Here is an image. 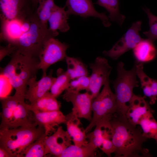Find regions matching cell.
Here are the masks:
<instances>
[{"label":"cell","mask_w":157,"mask_h":157,"mask_svg":"<svg viewBox=\"0 0 157 157\" xmlns=\"http://www.w3.org/2000/svg\"><path fill=\"white\" fill-rule=\"evenodd\" d=\"M0 157H11V156L6 150L0 147Z\"/></svg>","instance_id":"obj_37"},{"label":"cell","mask_w":157,"mask_h":157,"mask_svg":"<svg viewBox=\"0 0 157 157\" xmlns=\"http://www.w3.org/2000/svg\"><path fill=\"white\" fill-rule=\"evenodd\" d=\"M28 31L24 33L14 44L16 51L29 57L39 58L45 43L57 36L58 31H53L44 25L38 19L36 11L31 15Z\"/></svg>","instance_id":"obj_4"},{"label":"cell","mask_w":157,"mask_h":157,"mask_svg":"<svg viewBox=\"0 0 157 157\" xmlns=\"http://www.w3.org/2000/svg\"><path fill=\"white\" fill-rule=\"evenodd\" d=\"M39 62V58L26 56L17 51L12 54L10 61L2 69L1 74L8 78L15 90V95L25 98L28 83L31 78L36 77Z\"/></svg>","instance_id":"obj_2"},{"label":"cell","mask_w":157,"mask_h":157,"mask_svg":"<svg viewBox=\"0 0 157 157\" xmlns=\"http://www.w3.org/2000/svg\"><path fill=\"white\" fill-rule=\"evenodd\" d=\"M65 7H60L56 5L48 21L49 24V28L55 31H60L65 33L68 31L70 28L67 22L69 15Z\"/></svg>","instance_id":"obj_21"},{"label":"cell","mask_w":157,"mask_h":157,"mask_svg":"<svg viewBox=\"0 0 157 157\" xmlns=\"http://www.w3.org/2000/svg\"><path fill=\"white\" fill-rule=\"evenodd\" d=\"M32 113L33 121L38 126L44 128L47 136L50 135L55 132L60 124L66 123V116L60 110L50 112L35 111Z\"/></svg>","instance_id":"obj_15"},{"label":"cell","mask_w":157,"mask_h":157,"mask_svg":"<svg viewBox=\"0 0 157 157\" xmlns=\"http://www.w3.org/2000/svg\"><path fill=\"white\" fill-rule=\"evenodd\" d=\"M90 84V76H87L80 77L71 81L67 89L70 90L80 92L87 90Z\"/></svg>","instance_id":"obj_33"},{"label":"cell","mask_w":157,"mask_h":157,"mask_svg":"<svg viewBox=\"0 0 157 157\" xmlns=\"http://www.w3.org/2000/svg\"><path fill=\"white\" fill-rule=\"evenodd\" d=\"M22 99H25L15 94L13 96H7L1 99L2 111L0 113L1 117L0 129H9L14 110L19 101Z\"/></svg>","instance_id":"obj_22"},{"label":"cell","mask_w":157,"mask_h":157,"mask_svg":"<svg viewBox=\"0 0 157 157\" xmlns=\"http://www.w3.org/2000/svg\"><path fill=\"white\" fill-rule=\"evenodd\" d=\"M47 136L44 133L30 144L23 151L20 157H45L44 140Z\"/></svg>","instance_id":"obj_30"},{"label":"cell","mask_w":157,"mask_h":157,"mask_svg":"<svg viewBox=\"0 0 157 157\" xmlns=\"http://www.w3.org/2000/svg\"><path fill=\"white\" fill-rule=\"evenodd\" d=\"M92 73L90 76V84L86 92L95 98L99 93L103 85L109 81L112 67L107 59L101 57L96 58L94 62L90 64Z\"/></svg>","instance_id":"obj_10"},{"label":"cell","mask_w":157,"mask_h":157,"mask_svg":"<svg viewBox=\"0 0 157 157\" xmlns=\"http://www.w3.org/2000/svg\"><path fill=\"white\" fill-rule=\"evenodd\" d=\"M110 122L112 127V141L115 147V157L152 156L147 149L143 146L147 139L139 126L131 124L126 117L115 113Z\"/></svg>","instance_id":"obj_1"},{"label":"cell","mask_w":157,"mask_h":157,"mask_svg":"<svg viewBox=\"0 0 157 157\" xmlns=\"http://www.w3.org/2000/svg\"><path fill=\"white\" fill-rule=\"evenodd\" d=\"M96 3L108 12L110 21L116 22L120 26L123 24L126 17L120 12L119 0H97Z\"/></svg>","instance_id":"obj_26"},{"label":"cell","mask_w":157,"mask_h":157,"mask_svg":"<svg viewBox=\"0 0 157 157\" xmlns=\"http://www.w3.org/2000/svg\"><path fill=\"white\" fill-rule=\"evenodd\" d=\"M97 148L91 142L78 146L71 145L63 151L60 157H94Z\"/></svg>","instance_id":"obj_25"},{"label":"cell","mask_w":157,"mask_h":157,"mask_svg":"<svg viewBox=\"0 0 157 157\" xmlns=\"http://www.w3.org/2000/svg\"><path fill=\"white\" fill-rule=\"evenodd\" d=\"M137 76L138 77L144 96L150 99L149 104H154L157 100V81L150 78L144 72L143 63L136 61Z\"/></svg>","instance_id":"obj_18"},{"label":"cell","mask_w":157,"mask_h":157,"mask_svg":"<svg viewBox=\"0 0 157 157\" xmlns=\"http://www.w3.org/2000/svg\"><path fill=\"white\" fill-rule=\"evenodd\" d=\"M25 99L20 100L15 108L9 129L29 126L34 123L32 122L30 117L31 111L28 108Z\"/></svg>","instance_id":"obj_23"},{"label":"cell","mask_w":157,"mask_h":157,"mask_svg":"<svg viewBox=\"0 0 157 157\" xmlns=\"http://www.w3.org/2000/svg\"><path fill=\"white\" fill-rule=\"evenodd\" d=\"M146 97L134 94L129 104L126 115L128 121L134 126L138 125L141 120L154 111L145 100Z\"/></svg>","instance_id":"obj_16"},{"label":"cell","mask_w":157,"mask_h":157,"mask_svg":"<svg viewBox=\"0 0 157 157\" xmlns=\"http://www.w3.org/2000/svg\"><path fill=\"white\" fill-rule=\"evenodd\" d=\"M154 42L148 38H142L133 49L136 61L143 63L150 62L155 58L157 52Z\"/></svg>","instance_id":"obj_20"},{"label":"cell","mask_w":157,"mask_h":157,"mask_svg":"<svg viewBox=\"0 0 157 157\" xmlns=\"http://www.w3.org/2000/svg\"><path fill=\"white\" fill-rule=\"evenodd\" d=\"M65 59L67 65V71L71 80L83 76H88L87 67L80 59L67 56Z\"/></svg>","instance_id":"obj_27"},{"label":"cell","mask_w":157,"mask_h":157,"mask_svg":"<svg viewBox=\"0 0 157 157\" xmlns=\"http://www.w3.org/2000/svg\"><path fill=\"white\" fill-rule=\"evenodd\" d=\"M143 9L147 14L149 19V29L143 32L148 38L154 42L157 40V16L153 15L150 9L145 7Z\"/></svg>","instance_id":"obj_32"},{"label":"cell","mask_w":157,"mask_h":157,"mask_svg":"<svg viewBox=\"0 0 157 157\" xmlns=\"http://www.w3.org/2000/svg\"><path fill=\"white\" fill-rule=\"evenodd\" d=\"M16 51L15 47L11 43H8L6 46H0V61L6 56L13 54Z\"/></svg>","instance_id":"obj_36"},{"label":"cell","mask_w":157,"mask_h":157,"mask_svg":"<svg viewBox=\"0 0 157 157\" xmlns=\"http://www.w3.org/2000/svg\"><path fill=\"white\" fill-rule=\"evenodd\" d=\"M65 7L68 15H74L83 17H92L100 19L104 25H111L110 19L105 12L100 13L95 9L92 0H67Z\"/></svg>","instance_id":"obj_12"},{"label":"cell","mask_w":157,"mask_h":157,"mask_svg":"<svg viewBox=\"0 0 157 157\" xmlns=\"http://www.w3.org/2000/svg\"><path fill=\"white\" fill-rule=\"evenodd\" d=\"M36 10L30 0H0V19L23 22Z\"/></svg>","instance_id":"obj_8"},{"label":"cell","mask_w":157,"mask_h":157,"mask_svg":"<svg viewBox=\"0 0 157 157\" xmlns=\"http://www.w3.org/2000/svg\"><path fill=\"white\" fill-rule=\"evenodd\" d=\"M45 133L44 128L35 123L31 125L0 129V147L11 157H20L24 149Z\"/></svg>","instance_id":"obj_3"},{"label":"cell","mask_w":157,"mask_h":157,"mask_svg":"<svg viewBox=\"0 0 157 157\" xmlns=\"http://www.w3.org/2000/svg\"><path fill=\"white\" fill-rule=\"evenodd\" d=\"M33 4L35 8L37 9L38 5L39 0H30Z\"/></svg>","instance_id":"obj_38"},{"label":"cell","mask_w":157,"mask_h":157,"mask_svg":"<svg viewBox=\"0 0 157 157\" xmlns=\"http://www.w3.org/2000/svg\"><path fill=\"white\" fill-rule=\"evenodd\" d=\"M92 108L93 116L90 123L85 129L86 133L90 131L102 118L116 112V96L110 88L109 81L105 84L101 91L93 99Z\"/></svg>","instance_id":"obj_6"},{"label":"cell","mask_w":157,"mask_h":157,"mask_svg":"<svg viewBox=\"0 0 157 157\" xmlns=\"http://www.w3.org/2000/svg\"><path fill=\"white\" fill-rule=\"evenodd\" d=\"M89 142H92L97 148H100L102 145L104 138L101 124L98 122L94 130L86 135Z\"/></svg>","instance_id":"obj_34"},{"label":"cell","mask_w":157,"mask_h":157,"mask_svg":"<svg viewBox=\"0 0 157 157\" xmlns=\"http://www.w3.org/2000/svg\"><path fill=\"white\" fill-rule=\"evenodd\" d=\"M62 97L64 100L72 103V111L79 118L90 122L92 117V106L93 99L88 92L82 93L66 89Z\"/></svg>","instance_id":"obj_11"},{"label":"cell","mask_w":157,"mask_h":157,"mask_svg":"<svg viewBox=\"0 0 157 157\" xmlns=\"http://www.w3.org/2000/svg\"><path fill=\"white\" fill-rule=\"evenodd\" d=\"M72 139L67 131L60 126L52 135L47 136L44 140L45 154L60 157L63 151L71 145Z\"/></svg>","instance_id":"obj_13"},{"label":"cell","mask_w":157,"mask_h":157,"mask_svg":"<svg viewBox=\"0 0 157 157\" xmlns=\"http://www.w3.org/2000/svg\"><path fill=\"white\" fill-rule=\"evenodd\" d=\"M61 103L49 92L33 105L28 104V108L32 112H50L60 110Z\"/></svg>","instance_id":"obj_24"},{"label":"cell","mask_w":157,"mask_h":157,"mask_svg":"<svg viewBox=\"0 0 157 157\" xmlns=\"http://www.w3.org/2000/svg\"><path fill=\"white\" fill-rule=\"evenodd\" d=\"M153 114L151 113L143 117L139 125L142 130L143 136L147 139H153L157 144V122Z\"/></svg>","instance_id":"obj_29"},{"label":"cell","mask_w":157,"mask_h":157,"mask_svg":"<svg viewBox=\"0 0 157 157\" xmlns=\"http://www.w3.org/2000/svg\"><path fill=\"white\" fill-rule=\"evenodd\" d=\"M67 131L76 146L85 145L88 142L86 133L79 118L72 111L66 116Z\"/></svg>","instance_id":"obj_17"},{"label":"cell","mask_w":157,"mask_h":157,"mask_svg":"<svg viewBox=\"0 0 157 157\" xmlns=\"http://www.w3.org/2000/svg\"><path fill=\"white\" fill-rule=\"evenodd\" d=\"M53 72V70H51L48 75L42 76L39 81L36 80V77L29 80L25 97L30 102L31 105L34 104L50 90L56 78L52 76Z\"/></svg>","instance_id":"obj_14"},{"label":"cell","mask_w":157,"mask_h":157,"mask_svg":"<svg viewBox=\"0 0 157 157\" xmlns=\"http://www.w3.org/2000/svg\"><path fill=\"white\" fill-rule=\"evenodd\" d=\"M142 22H133L121 38L108 51L103 53L106 56L116 60L124 53L133 49L142 39L140 35Z\"/></svg>","instance_id":"obj_9"},{"label":"cell","mask_w":157,"mask_h":157,"mask_svg":"<svg viewBox=\"0 0 157 157\" xmlns=\"http://www.w3.org/2000/svg\"><path fill=\"white\" fill-rule=\"evenodd\" d=\"M68 47L67 44L55 38H51L45 43L39 56L37 66L38 69L42 70V76L47 75V70L50 66L65 58Z\"/></svg>","instance_id":"obj_7"},{"label":"cell","mask_w":157,"mask_h":157,"mask_svg":"<svg viewBox=\"0 0 157 157\" xmlns=\"http://www.w3.org/2000/svg\"><path fill=\"white\" fill-rule=\"evenodd\" d=\"M108 157H111V154L114 153L115 150L112 139L105 138L103 139L100 148Z\"/></svg>","instance_id":"obj_35"},{"label":"cell","mask_w":157,"mask_h":157,"mask_svg":"<svg viewBox=\"0 0 157 157\" xmlns=\"http://www.w3.org/2000/svg\"><path fill=\"white\" fill-rule=\"evenodd\" d=\"M57 77L50 89V92L56 98L69 87L71 80L67 71L59 68L56 72Z\"/></svg>","instance_id":"obj_28"},{"label":"cell","mask_w":157,"mask_h":157,"mask_svg":"<svg viewBox=\"0 0 157 157\" xmlns=\"http://www.w3.org/2000/svg\"><path fill=\"white\" fill-rule=\"evenodd\" d=\"M1 41L14 44L23 33L21 30L22 22L17 20L0 19Z\"/></svg>","instance_id":"obj_19"},{"label":"cell","mask_w":157,"mask_h":157,"mask_svg":"<svg viewBox=\"0 0 157 157\" xmlns=\"http://www.w3.org/2000/svg\"><path fill=\"white\" fill-rule=\"evenodd\" d=\"M124 63L122 62L118 64L117 77L113 83L116 101L115 113L126 117L130 102L134 95L133 89L139 86V82L137 79L135 65L129 71L124 69Z\"/></svg>","instance_id":"obj_5"},{"label":"cell","mask_w":157,"mask_h":157,"mask_svg":"<svg viewBox=\"0 0 157 157\" xmlns=\"http://www.w3.org/2000/svg\"><path fill=\"white\" fill-rule=\"evenodd\" d=\"M56 4L54 0H39L36 12L40 22L48 26V21Z\"/></svg>","instance_id":"obj_31"}]
</instances>
